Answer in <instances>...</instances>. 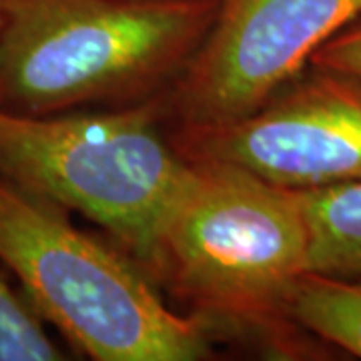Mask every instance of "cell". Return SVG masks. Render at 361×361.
Masks as SVG:
<instances>
[{
    "label": "cell",
    "instance_id": "1",
    "mask_svg": "<svg viewBox=\"0 0 361 361\" xmlns=\"http://www.w3.org/2000/svg\"><path fill=\"white\" fill-rule=\"evenodd\" d=\"M219 0H4L0 111L56 115L165 97Z\"/></svg>",
    "mask_w": 361,
    "mask_h": 361
},
{
    "label": "cell",
    "instance_id": "2",
    "mask_svg": "<svg viewBox=\"0 0 361 361\" xmlns=\"http://www.w3.org/2000/svg\"><path fill=\"white\" fill-rule=\"evenodd\" d=\"M0 263L73 351L94 361H197L215 325L171 310L135 259L0 175Z\"/></svg>",
    "mask_w": 361,
    "mask_h": 361
},
{
    "label": "cell",
    "instance_id": "3",
    "mask_svg": "<svg viewBox=\"0 0 361 361\" xmlns=\"http://www.w3.org/2000/svg\"><path fill=\"white\" fill-rule=\"evenodd\" d=\"M193 177L161 241L153 279L193 315L289 341V299L310 261L303 195L245 169L191 161Z\"/></svg>",
    "mask_w": 361,
    "mask_h": 361
},
{
    "label": "cell",
    "instance_id": "4",
    "mask_svg": "<svg viewBox=\"0 0 361 361\" xmlns=\"http://www.w3.org/2000/svg\"><path fill=\"white\" fill-rule=\"evenodd\" d=\"M163 113L165 97L56 115L0 111V175L103 227L153 279L193 177V163L161 133Z\"/></svg>",
    "mask_w": 361,
    "mask_h": 361
},
{
    "label": "cell",
    "instance_id": "5",
    "mask_svg": "<svg viewBox=\"0 0 361 361\" xmlns=\"http://www.w3.org/2000/svg\"><path fill=\"white\" fill-rule=\"evenodd\" d=\"M361 16V0H219L201 49L165 94L179 129L251 115Z\"/></svg>",
    "mask_w": 361,
    "mask_h": 361
},
{
    "label": "cell",
    "instance_id": "6",
    "mask_svg": "<svg viewBox=\"0 0 361 361\" xmlns=\"http://www.w3.org/2000/svg\"><path fill=\"white\" fill-rule=\"evenodd\" d=\"M189 161L235 165L285 189L361 180V78L310 65L251 115L209 129H179Z\"/></svg>",
    "mask_w": 361,
    "mask_h": 361
},
{
    "label": "cell",
    "instance_id": "7",
    "mask_svg": "<svg viewBox=\"0 0 361 361\" xmlns=\"http://www.w3.org/2000/svg\"><path fill=\"white\" fill-rule=\"evenodd\" d=\"M310 229L307 271L361 273V180L301 191Z\"/></svg>",
    "mask_w": 361,
    "mask_h": 361
},
{
    "label": "cell",
    "instance_id": "8",
    "mask_svg": "<svg viewBox=\"0 0 361 361\" xmlns=\"http://www.w3.org/2000/svg\"><path fill=\"white\" fill-rule=\"evenodd\" d=\"M287 311L301 334L319 337L361 360V273H303Z\"/></svg>",
    "mask_w": 361,
    "mask_h": 361
},
{
    "label": "cell",
    "instance_id": "9",
    "mask_svg": "<svg viewBox=\"0 0 361 361\" xmlns=\"http://www.w3.org/2000/svg\"><path fill=\"white\" fill-rule=\"evenodd\" d=\"M49 323L0 273V361H65L66 351L49 334Z\"/></svg>",
    "mask_w": 361,
    "mask_h": 361
},
{
    "label": "cell",
    "instance_id": "10",
    "mask_svg": "<svg viewBox=\"0 0 361 361\" xmlns=\"http://www.w3.org/2000/svg\"><path fill=\"white\" fill-rule=\"evenodd\" d=\"M311 65L341 71L361 78V16L339 30L313 54Z\"/></svg>",
    "mask_w": 361,
    "mask_h": 361
},
{
    "label": "cell",
    "instance_id": "11",
    "mask_svg": "<svg viewBox=\"0 0 361 361\" xmlns=\"http://www.w3.org/2000/svg\"><path fill=\"white\" fill-rule=\"evenodd\" d=\"M2 20H4V0H0V26H2Z\"/></svg>",
    "mask_w": 361,
    "mask_h": 361
},
{
    "label": "cell",
    "instance_id": "12",
    "mask_svg": "<svg viewBox=\"0 0 361 361\" xmlns=\"http://www.w3.org/2000/svg\"><path fill=\"white\" fill-rule=\"evenodd\" d=\"M142 2H179V0H142Z\"/></svg>",
    "mask_w": 361,
    "mask_h": 361
}]
</instances>
